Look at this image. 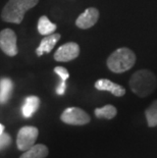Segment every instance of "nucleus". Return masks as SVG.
Wrapping results in <instances>:
<instances>
[{
  "label": "nucleus",
  "mask_w": 157,
  "mask_h": 158,
  "mask_svg": "<svg viewBox=\"0 0 157 158\" xmlns=\"http://www.w3.org/2000/svg\"><path fill=\"white\" fill-rule=\"evenodd\" d=\"M39 131L36 127L27 126L22 127L19 131L16 137V146L19 150L26 151L35 145L36 140L38 138Z\"/></svg>",
  "instance_id": "obj_5"
},
{
  "label": "nucleus",
  "mask_w": 157,
  "mask_h": 158,
  "mask_svg": "<svg viewBox=\"0 0 157 158\" xmlns=\"http://www.w3.org/2000/svg\"><path fill=\"white\" fill-rule=\"evenodd\" d=\"M40 99L37 96H29L27 97L24 106H23V115L27 118L31 117L34 114L37 109L39 108Z\"/></svg>",
  "instance_id": "obj_12"
},
{
  "label": "nucleus",
  "mask_w": 157,
  "mask_h": 158,
  "mask_svg": "<svg viewBox=\"0 0 157 158\" xmlns=\"http://www.w3.org/2000/svg\"><path fill=\"white\" fill-rule=\"evenodd\" d=\"M65 89H66V83H60L56 88V93L58 95H63L65 93Z\"/></svg>",
  "instance_id": "obj_19"
},
{
  "label": "nucleus",
  "mask_w": 157,
  "mask_h": 158,
  "mask_svg": "<svg viewBox=\"0 0 157 158\" xmlns=\"http://www.w3.org/2000/svg\"><path fill=\"white\" fill-rule=\"evenodd\" d=\"M60 119L62 123L72 126H84L90 123L89 114L79 107H68L61 113Z\"/></svg>",
  "instance_id": "obj_4"
},
{
  "label": "nucleus",
  "mask_w": 157,
  "mask_h": 158,
  "mask_svg": "<svg viewBox=\"0 0 157 158\" xmlns=\"http://www.w3.org/2000/svg\"><path fill=\"white\" fill-rule=\"evenodd\" d=\"M57 26L55 23H53L46 15H42L38 21V32L40 35L42 36H48L50 34H53Z\"/></svg>",
  "instance_id": "obj_13"
},
{
  "label": "nucleus",
  "mask_w": 157,
  "mask_h": 158,
  "mask_svg": "<svg viewBox=\"0 0 157 158\" xmlns=\"http://www.w3.org/2000/svg\"><path fill=\"white\" fill-rule=\"evenodd\" d=\"M99 19V10L95 7H89L81 13L76 21V25L78 28L86 30L95 26Z\"/></svg>",
  "instance_id": "obj_8"
},
{
  "label": "nucleus",
  "mask_w": 157,
  "mask_h": 158,
  "mask_svg": "<svg viewBox=\"0 0 157 158\" xmlns=\"http://www.w3.org/2000/svg\"><path fill=\"white\" fill-rule=\"evenodd\" d=\"M145 116L150 127L157 126V100H154L145 110Z\"/></svg>",
  "instance_id": "obj_16"
},
{
  "label": "nucleus",
  "mask_w": 157,
  "mask_h": 158,
  "mask_svg": "<svg viewBox=\"0 0 157 158\" xmlns=\"http://www.w3.org/2000/svg\"><path fill=\"white\" fill-rule=\"evenodd\" d=\"M3 131H4V126L0 123V135H1V134L3 133Z\"/></svg>",
  "instance_id": "obj_20"
},
{
  "label": "nucleus",
  "mask_w": 157,
  "mask_h": 158,
  "mask_svg": "<svg viewBox=\"0 0 157 158\" xmlns=\"http://www.w3.org/2000/svg\"><path fill=\"white\" fill-rule=\"evenodd\" d=\"M11 143V138L5 133H2L0 135V149H4Z\"/></svg>",
  "instance_id": "obj_18"
},
{
  "label": "nucleus",
  "mask_w": 157,
  "mask_h": 158,
  "mask_svg": "<svg viewBox=\"0 0 157 158\" xmlns=\"http://www.w3.org/2000/svg\"><path fill=\"white\" fill-rule=\"evenodd\" d=\"M95 88L99 91H108L116 97H122L126 94V89L122 86L113 83L107 79H100L96 81Z\"/></svg>",
  "instance_id": "obj_9"
},
{
  "label": "nucleus",
  "mask_w": 157,
  "mask_h": 158,
  "mask_svg": "<svg viewBox=\"0 0 157 158\" xmlns=\"http://www.w3.org/2000/svg\"><path fill=\"white\" fill-rule=\"evenodd\" d=\"M95 115L98 118H105V119H112L113 117H115V115L118 114V110L113 105H105L100 108L95 109Z\"/></svg>",
  "instance_id": "obj_15"
},
{
  "label": "nucleus",
  "mask_w": 157,
  "mask_h": 158,
  "mask_svg": "<svg viewBox=\"0 0 157 158\" xmlns=\"http://www.w3.org/2000/svg\"><path fill=\"white\" fill-rule=\"evenodd\" d=\"M39 0H8L2 9V21L11 23H21L26 12L38 4Z\"/></svg>",
  "instance_id": "obj_2"
},
{
  "label": "nucleus",
  "mask_w": 157,
  "mask_h": 158,
  "mask_svg": "<svg viewBox=\"0 0 157 158\" xmlns=\"http://www.w3.org/2000/svg\"><path fill=\"white\" fill-rule=\"evenodd\" d=\"M13 84L10 79L3 78L0 80V103L4 104L10 98L12 93Z\"/></svg>",
  "instance_id": "obj_14"
},
{
  "label": "nucleus",
  "mask_w": 157,
  "mask_h": 158,
  "mask_svg": "<svg viewBox=\"0 0 157 158\" xmlns=\"http://www.w3.org/2000/svg\"><path fill=\"white\" fill-rule=\"evenodd\" d=\"M130 88L137 96L144 98L154 92L157 87L156 76L149 69H141L131 77Z\"/></svg>",
  "instance_id": "obj_1"
},
{
  "label": "nucleus",
  "mask_w": 157,
  "mask_h": 158,
  "mask_svg": "<svg viewBox=\"0 0 157 158\" xmlns=\"http://www.w3.org/2000/svg\"><path fill=\"white\" fill-rule=\"evenodd\" d=\"M48 155V148L43 144L32 146L30 149L26 150L25 153L19 158H46Z\"/></svg>",
  "instance_id": "obj_11"
},
{
  "label": "nucleus",
  "mask_w": 157,
  "mask_h": 158,
  "mask_svg": "<svg viewBox=\"0 0 157 158\" xmlns=\"http://www.w3.org/2000/svg\"><path fill=\"white\" fill-rule=\"evenodd\" d=\"M136 62V55L126 47L116 49L107 59V66L112 73H122L131 69Z\"/></svg>",
  "instance_id": "obj_3"
},
{
  "label": "nucleus",
  "mask_w": 157,
  "mask_h": 158,
  "mask_svg": "<svg viewBox=\"0 0 157 158\" xmlns=\"http://www.w3.org/2000/svg\"><path fill=\"white\" fill-rule=\"evenodd\" d=\"M80 54V46L75 42L61 45L54 53V59L59 62H68L76 59Z\"/></svg>",
  "instance_id": "obj_7"
},
{
  "label": "nucleus",
  "mask_w": 157,
  "mask_h": 158,
  "mask_svg": "<svg viewBox=\"0 0 157 158\" xmlns=\"http://www.w3.org/2000/svg\"><path fill=\"white\" fill-rule=\"evenodd\" d=\"M54 73L60 78V83H66V80L69 78L68 70L65 68H63V66H56V68H54Z\"/></svg>",
  "instance_id": "obj_17"
},
{
  "label": "nucleus",
  "mask_w": 157,
  "mask_h": 158,
  "mask_svg": "<svg viewBox=\"0 0 157 158\" xmlns=\"http://www.w3.org/2000/svg\"><path fill=\"white\" fill-rule=\"evenodd\" d=\"M0 49L8 56H15L19 53L18 38L11 29H4L0 32Z\"/></svg>",
  "instance_id": "obj_6"
},
{
  "label": "nucleus",
  "mask_w": 157,
  "mask_h": 158,
  "mask_svg": "<svg viewBox=\"0 0 157 158\" xmlns=\"http://www.w3.org/2000/svg\"><path fill=\"white\" fill-rule=\"evenodd\" d=\"M59 39H60V35L58 33H53L48 36H44L38 48L36 49V54L38 56H42L45 53H50L54 48V46L57 44Z\"/></svg>",
  "instance_id": "obj_10"
}]
</instances>
